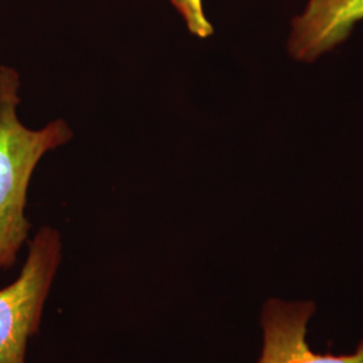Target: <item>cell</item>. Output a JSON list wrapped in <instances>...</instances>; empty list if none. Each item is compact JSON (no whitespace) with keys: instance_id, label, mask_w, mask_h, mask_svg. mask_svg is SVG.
<instances>
[{"instance_id":"obj_1","label":"cell","mask_w":363,"mask_h":363,"mask_svg":"<svg viewBox=\"0 0 363 363\" xmlns=\"http://www.w3.org/2000/svg\"><path fill=\"white\" fill-rule=\"evenodd\" d=\"M19 89V73L0 66V271L13 267L27 241V190L39 160L72 139L64 120L27 128L18 116Z\"/></svg>"},{"instance_id":"obj_2","label":"cell","mask_w":363,"mask_h":363,"mask_svg":"<svg viewBox=\"0 0 363 363\" xmlns=\"http://www.w3.org/2000/svg\"><path fill=\"white\" fill-rule=\"evenodd\" d=\"M61 249L60 233L49 226L40 228L28 245L19 276L0 289V363H26L27 345L38 333Z\"/></svg>"},{"instance_id":"obj_3","label":"cell","mask_w":363,"mask_h":363,"mask_svg":"<svg viewBox=\"0 0 363 363\" xmlns=\"http://www.w3.org/2000/svg\"><path fill=\"white\" fill-rule=\"evenodd\" d=\"M318 311L311 298H271L259 313L262 347L259 363H363V337L350 354H320L308 343Z\"/></svg>"},{"instance_id":"obj_4","label":"cell","mask_w":363,"mask_h":363,"mask_svg":"<svg viewBox=\"0 0 363 363\" xmlns=\"http://www.w3.org/2000/svg\"><path fill=\"white\" fill-rule=\"evenodd\" d=\"M363 22V0H308L286 38V52L300 64H313L345 43Z\"/></svg>"},{"instance_id":"obj_5","label":"cell","mask_w":363,"mask_h":363,"mask_svg":"<svg viewBox=\"0 0 363 363\" xmlns=\"http://www.w3.org/2000/svg\"><path fill=\"white\" fill-rule=\"evenodd\" d=\"M171 4L181 13L189 31L198 37L206 39L214 34V27L210 23L203 10V0H169Z\"/></svg>"}]
</instances>
